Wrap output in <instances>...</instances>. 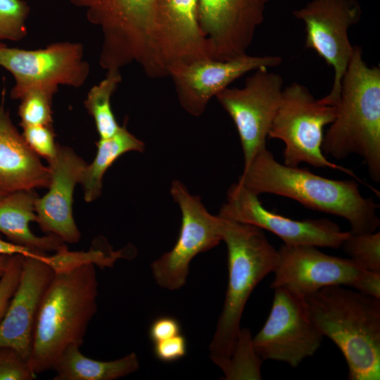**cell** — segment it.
Segmentation results:
<instances>
[{"mask_svg": "<svg viewBox=\"0 0 380 380\" xmlns=\"http://www.w3.org/2000/svg\"><path fill=\"white\" fill-rule=\"evenodd\" d=\"M238 183L258 196L272 194L290 198L308 208L341 217L354 234L372 233L380 226L379 205L364 197L355 181L329 179L281 164L267 148L244 166Z\"/></svg>", "mask_w": 380, "mask_h": 380, "instance_id": "6da1fadb", "label": "cell"}, {"mask_svg": "<svg viewBox=\"0 0 380 380\" xmlns=\"http://www.w3.org/2000/svg\"><path fill=\"white\" fill-rule=\"evenodd\" d=\"M97 296L94 263L56 270L41 303L29 357L37 375L52 370L68 347H81L97 310Z\"/></svg>", "mask_w": 380, "mask_h": 380, "instance_id": "7a4b0ae2", "label": "cell"}, {"mask_svg": "<svg viewBox=\"0 0 380 380\" xmlns=\"http://www.w3.org/2000/svg\"><path fill=\"white\" fill-rule=\"evenodd\" d=\"M324 337L342 353L349 380L380 379V298L343 286L322 288L304 298Z\"/></svg>", "mask_w": 380, "mask_h": 380, "instance_id": "3957f363", "label": "cell"}, {"mask_svg": "<svg viewBox=\"0 0 380 380\" xmlns=\"http://www.w3.org/2000/svg\"><path fill=\"white\" fill-rule=\"evenodd\" d=\"M336 115L324 135L322 151L336 159L363 158L370 177L380 181V68L369 67L355 46L343 77Z\"/></svg>", "mask_w": 380, "mask_h": 380, "instance_id": "277c9868", "label": "cell"}, {"mask_svg": "<svg viewBox=\"0 0 380 380\" xmlns=\"http://www.w3.org/2000/svg\"><path fill=\"white\" fill-rule=\"evenodd\" d=\"M222 218V241L227 248L228 284L223 308L210 344V356L223 370L237 343L246 302L255 286L273 272L278 251L262 229Z\"/></svg>", "mask_w": 380, "mask_h": 380, "instance_id": "5b68a950", "label": "cell"}, {"mask_svg": "<svg viewBox=\"0 0 380 380\" xmlns=\"http://www.w3.org/2000/svg\"><path fill=\"white\" fill-rule=\"evenodd\" d=\"M102 34L100 65L120 70L136 63L146 74L157 70L155 0H71Z\"/></svg>", "mask_w": 380, "mask_h": 380, "instance_id": "8992f818", "label": "cell"}, {"mask_svg": "<svg viewBox=\"0 0 380 380\" xmlns=\"http://www.w3.org/2000/svg\"><path fill=\"white\" fill-rule=\"evenodd\" d=\"M336 103L325 96L317 99L308 89L298 82L284 88L279 108L268 137L285 145L284 164L298 167L306 163L315 167L342 171L357 179L350 169L333 163L322 151L324 127L336 115Z\"/></svg>", "mask_w": 380, "mask_h": 380, "instance_id": "52a82bcc", "label": "cell"}, {"mask_svg": "<svg viewBox=\"0 0 380 380\" xmlns=\"http://www.w3.org/2000/svg\"><path fill=\"white\" fill-rule=\"evenodd\" d=\"M272 289L301 298L327 286H343L380 298V272L367 271L350 258L326 254L310 245L283 244L277 250Z\"/></svg>", "mask_w": 380, "mask_h": 380, "instance_id": "ba28073f", "label": "cell"}, {"mask_svg": "<svg viewBox=\"0 0 380 380\" xmlns=\"http://www.w3.org/2000/svg\"><path fill=\"white\" fill-rule=\"evenodd\" d=\"M0 66L14 77L10 94L15 100H20L34 89L54 94L60 85L80 87L89 73L82 45L68 42L37 50L11 48L0 43Z\"/></svg>", "mask_w": 380, "mask_h": 380, "instance_id": "9c48e42d", "label": "cell"}, {"mask_svg": "<svg viewBox=\"0 0 380 380\" xmlns=\"http://www.w3.org/2000/svg\"><path fill=\"white\" fill-rule=\"evenodd\" d=\"M170 194L181 210V229L172 250L153 261L151 270L160 287L173 291L185 284L192 259L222 241L223 219L210 214L179 180L172 182Z\"/></svg>", "mask_w": 380, "mask_h": 380, "instance_id": "30bf717a", "label": "cell"}, {"mask_svg": "<svg viewBox=\"0 0 380 380\" xmlns=\"http://www.w3.org/2000/svg\"><path fill=\"white\" fill-rule=\"evenodd\" d=\"M268 317L252 338L254 350L263 360L298 367L320 347L324 336L310 319L304 298L282 288L274 289Z\"/></svg>", "mask_w": 380, "mask_h": 380, "instance_id": "8fae6325", "label": "cell"}, {"mask_svg": "<svg viewBox=\"0 0 380 380\" xmlns=\"http://www.w3.org/2000/svg\"><path fill=\"white\" fill-rule=\"evenodd\" d=\"M283 84L280 75L260 68L246 79L242 88L227 87L215 96L236 126L244 166L266 148V139L281 103Z\"/></svg>", "mask_w": 380, "mask_h": 380, "instance_id": "7c38bea8", "label": "cell"}, {"mask_svg": "<svg viewBox=\"0 0 380 380\" xmlns=\"http://www.w3.org/2000/svg\"><path fill=\"white\" fill-rule=\"evenodd\" d=\"M293 14L305 24V47L314 50L334 70L331 89L325 97L337 103L354 49L348 30L360 20V4L357 0H312Z\"/></svg>", "mask_w": 380, "mask_h": 380, "instance_id": "4fadbf2b", "label": "cell"}, {"mask_svg": "<svg viewBox=\"0 0 380 380\" xmlns=\"http://www.w3.org/2000/svg\"><path fill=\"white\" fill-rule=\"evenodd\" d=\"M218 215L269 231L286 245L338 248L350 233L343 232L328 219L295 220L269 211L262 205L258 195L238 182L229 189L227 201Z\"/></svg>", "mask_w": 380, "mask_h": 380, "instance_id": "5bb4252c", "label": "cell"}, {"mask_svg": "<svg viewBox=\"0 0 380 380\" xmlns=\"http://www.w3.org/2000/svg\"><path fill=\"white\" fill-rule=\"evenodd\" d=\"M281 61L279 56L247 53L227 61L202 58L171 65L167 68V77L173 82L182 107L198 117L204 113L210 100L235 80L260 68L278 66Z\"/></svg>", "mask_w": 380, "mask_h": 380, "instance_id": "9a60e30c", "label": "cell"}, {"mask_svg": "<svg viewBox=\"0 0 380 380\" xmlns=\"http://www.w3.org/2000/svg\"><path fill=\"white\" fill-rule=\"evenodd\" d=\"M270 0H197L198 26L213 59L246 54Z\"/></svg>", "mask_w": 380, "mask_h": 380, "instance_id": "2e32d148", "label": "cell"}, {"mask_svg": "<svg viewBox=\"0 0 380 380\" xmlns=\"http://www.w3.org/2000/svg\"><path fill=\"white\" fill-rule=\"evenodd\" d=\"M52 255L23 256L18 285L0 323V346L18 350L29 360L36 321L55 269Z\"/></svg>", "mask_w": 380, "mask_h": 380, "instance_id": "e0dca14e", "label": "cell"}, {"mask_svg": "<svg viewBox=\"0 0 380 380\" xmlns=\"http://www.w3.org/2000/svg\"><path fill=\"white\" fill-rule=\"evenodd\" d=\"M154 52L163 77L172 64L211 58L198 23L197 0H155Z\"/></svg>", "mask_w": 380, "mask_h": 380, "instance_id": "ac0fdd59", "label": "cell"}, {"mask_svg": "<svg viewBox=\"0 0 380 380\" xmlns=\"http://www.w3.org/2000/svg\"><path fill=\"white\" fill-rule=\"evenodd\" d=\"M48 163L49 191L36 199L37 222L44 233L55 235L65 243H77L81 233L73 217V193L87 163L71 148L60 145Z\"/></svg>", "mask_w": 380, "mask_h": 380, "instance_id": "d6986e66", "label": "cell"}, {"mask_svg": "<svg viewBox=\"0 0 380 380\" xmlns=\"http://www.w3.org/2000/svg\"><path fill=\"white\" fill-rule=\"evenodd\" d=\"M50 170L27 145L0 105V188L6 193L48 188Z\"/></svg>", "mask_w": 380, "mask_h": 380, "instance_id": "ffe728a7", "label": "cell"}, {"mask_svg": "<svg viewBox=\"0 0 380 380\" xmlns=\"http://www.w3.org/2000/svg\"><path fill=\"white\" fill-rule=\"evenodd\" d=\"M37 197L34 190H20L0 198V234L9 241L38 253L58 252L67 247L62 239L53 234L38 236L30 228V222H37Z\"/></svg>", "mask_w": 380, "mask_h": 380, "instance_id": "44dd1931", "label": "cell"}, {"mask_svg": "<svg viewBox=\"0 0 380 380\" xmlns=\"http://www.w3.org/2000/svg\"><path fill=\"white\" fill-rule=\"evenodd\" d=\"M80 348L71 346L62 353L52 369L56 372L53 380H115L139 367L134 353L115 360L101 361L86 357Z\"/></svg>", "mask_w": 380, "mask_h": 380, "instance_id": "7402d4cb", "label": "cell"}, {"mask_svg": "<svg viewBox=\"0 0 380 380\" xmlns=\"http://www.w3.org/2000/svg\"><path fill=\"white\" fill-rule=\"evenodd\" d=\"M94 159L87 164L80 184L86 202L97 199L101 194L103 179L108 169L122 155L129 151L143 152L145 144L130 133L125 125L120 126L112 136L99 138Z\"/></svg>", "mask_w": 380, "mask_h": 380, "instance_id": "603a6c76", "label": "cell"}, {"mask_svg": "<svg viewBox=\"0 0 380 380\" xmlns=\"http://www.w3.org/2000/svg\"><path fill=\"white\" fill-rule=\"evenodd\" d=\"M121 81L120 70H107L105 78L90 89L84 100V106L94 119L99 138L109 137L120 127L113 113L110 99Z\"/></svg>", "mask_w": 380, "mask_h": 380, "instance_id": "cb8c5ba5", "label": "cell"}, {"mask_svg": "<svg viewBox=\"0 0 380 380\" xmlns=\"http://www.w3.org/2000/svg\"><path fill=\"white\" fill-rule=\"evenodd\" d=\"M341 247L361 268L380 272L379 231L366 234H354L350 231Z\"/></svg>", "mask_w": 380, "mask_h": 380, "instance_id": "d4e9b609", "label": "cell"}, {"mask_svg": "<svg viewBox=\"0 0 380 380\" xmlns=\"http://www.w3.org/2000/svg\"><path fill=\"white\" fill-rule=\"evenodd\" d=\"M53 94L41 89L27 92L21 99L18 108L20 125L52 126V99Z\"/></svg>", "mask_w": 380, "mask_h": 380, "instance_id": "484cf974", "label": "cell"}, {"mask_svg": "<svg viewBox=\"0 0 380 380\" xmlns=\"http://www.w3.org/2000/svg\"><path fill=\"white\" fill-rule=\"evenodd\" d=\"M29 10L23 0H0V39L19 41L26 37Z\"/></svg>", "mask_w": 380, "mask_h": 380, "instance_id": "4316f807", "label": "cell"}, {"mask_svg": "<svg viewBox=\"0 0 380 380\" xmlns=\"http://www.w3.org/2000/svg\"><path fill=\"white\" fill-rule=\"evenodd\" d=\"M36 377L27 358L13 348L0 346V380H33Z\"/></svg>", "mask_w": 380, "mask_h": 380, "instance_id": "83f0119b", "label": "cell"}, {"mask_svg": "<svg viewBox=\"0 0 380 380\" xmlns=\"http://www.w3.org/2000/svg\"><path fill=\"white\" fill-rule=\"evenodd\" d=\"M22 135L30 148L40 158L48 161L56 155L58 145L55 141L52 126H23Z\"/></svg>", "mask_w": 380, "mask_h": 380, "instance_id": "f1b7e54d", "label": "cell"}, {"mask_svg": "<svg viewBox=\"0 0 380 380\" xmlns=\"http://www.w3.org/2000/svg\"><path fill=\"white\" fill-rule=\"evenodd\" d=\"M23 256L19 254L11 255L5 272L0 277V323L18 285Z\"/></svg>", "mask_w": 380, "mask_h": 380, "instance_id": "f546056e", "label": "cell"}, {"mask_svg": "<svg viewBox=\"0 0 380 380\" xmlns=\"http://www.w3.org/2000/svg\"><path fill=\"white\" fill-rule=\"evenodd\" d=\"M186 352V339L181 334L156 342L153 346V353L156 357L164 362L177 361L183 357Z\"/></svg>", "mask_w": 380, "mask_h": 380, "instance_id": "4dcf8cb0", "label": "cell"}, {"mask_svg": "<svg viewBox=\"0 0 380 380\" xmlns=\"http://www.w3.org/2000/svg\"><path fill=\"white\" fill-rule=\"evenodd\" d=\"M179 322L170 316H162L156 319L151 324L148 330L150 339L158 342L179 334H181Z\"/></svg>", "mask_w": 380, "mask_h": 380, "instance_id": "1f68e13d", "label": "cell"}, {"mask_svg": "<svg viewBox=\"0 0 380 380\" xmlns=\"http://www.w3.org/2000/svg\"><path fill=\"white\" fill-rule=\"evenodd\" d=\"M15 254L22 255L24 256H40L47 255L34 251L23 246L17 245L11 241H4L1 239L0 234V255H13Z\"/></svg>", "mask_w": 380, "mask_h": 380, "instance_id": "d6a6232c", "label": "cell"}, {"mask_svg": "<svg viewBox=\"0 0 380 380\" xmlns=\"http://www.w3.org/2000/svg\"><path fill=\"white\" fill-rule=\"evenodd\" d=\"M11 256L9 255H0V277L4 274L7 268Z\"/></svg>", "mask_w": 380, "mask_h": 380, "instance_id": "836d02e7", "label": "cell"}, {"mask_svg": "<svg viewBox=\"0 0 380 380\" xmlns=\"http://www.w3.org/2000/svg\"><path fill=\"white\" fill-rule=\"evenodd\" d=\"M8 193H6L5 191H4L1 188H0V198L3 197L4 196H5L6 194H7Z\"/></svg>", "mask_w": 380, "mask_h": 380, "instance_id": "e575fe53", "label": "cell"}]
</instances>
